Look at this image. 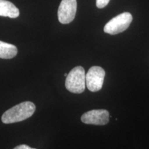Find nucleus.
Masks as SVG:
<instances>
[{
    "label": "nucleus",
    "mask_w": 149,
    "mask_h": 149,
    "mask_svg": "<svg viewBox=\"0 0 149 149\" xmlns=\"http://www.w3.org/2000/svg\"><path fill=\"white\" fill-rule=\"evenodd\" d=\"M35 105L31 102H24L7 110L1 116L4 124L22 122L31 117L35 111Z\"/></svg>",
    "instance_id": "f257e3e1"
},
{
    "label": "nucleus",
    "mask_w": 149,
    "mask_h": 149,
    "mask_svg": "<svg viewBox=\"0 0 149 149\" xmlns=\"http://www.w3.org/2000/svg\"><path fill=\"white\" fill-rule=\"evenodd\" d=\"M65 86L72 93H83L86 88V73L83 67L76 66L67 75Z\"/></svg>",
    "instance_id": "f03ea898"
},
{
    "label": "nucleus",
    "mask_w": 149,
    "mask_h": 149,
    "mask_svg": "<svg viewBox=\"0 0 149 149\" xmlns=\"http://www.w3.org/2000/svg\"><path fill=\"white\" fill-rule=\"evenodd\" d=\"M133 21V16L130 13H123L108 22L104 28V31L110 35H117L124 32L129 27Z\"/></svg>",
    "instance_id": "7ed1b4c3"
},
{
    "label": "nucleus",
    "mask_w": 149,
    "mask_h": 149,
    "mask_svg": "<svg viewBox=\"0 0 149 149\" xmlns=\"http://www.w3.org/2000/svg\"><path fill=\"white\" fill-rule=\"evenodd\" d=\"M106 72L102 67L92 66L86 74V86L91 92L100 91L103 86Z\"/></svg>",
    "instance_id": "20e7f679"
},
{
    "label": "nucleus",
    "mask_w": 149,
    "mask_h": 149,
    "mask_svg": "<svg viewBox=\"0 0 149 149\" xmlns=\"http://www.w3.org/2000/svg\"><path fill=\"white\" fill-rule=\"evenodd\" d=\"M77 12V0H62L57 12L59 22L67 24L73 21Z\"/></svg>",
    "instance_id": "39448f33"
},
{
    "label": "nucleus",
    "mask_w": 149,
    "mask_h": 149,
    "mask_svg": "<svg viewBox=\"0 0 149 149\" xmlns=\"http://www.w3.org/2000/svg\"><path fill=\"white\" fill-rule=\"evenodd\" d=\"M109 111L104 109L92 110L82 115L81 120L86 124L106 125L109 122Z\"/></svg>",
    "instance_id": "423d86ee"
},
{
    "label": "nucleus",
    "mask_w": 149,
    "mask_h": 149,
    "mask_svg": "<svg viewBox=\"0 0 149 149\" xmlns=\"http://www.w3.org/2000/svg\"><path fill=\"white\" fill-rule=\"evenodd\" d=\"M19 15V10L16 6L7 0H0V16L17 18Z\"/></svg>",
    "instance_id": "0eeeda50"
},
{
    "label": "nucleus",
    "mask_w": 149,
    "mask_h": 149,
    "mask_svg": "<svg viewBox=\"0 0 149 149\" xmlns=\"http://www.w3.org/2000/svg\"><path fill=\"white\" fill-rule=\"evenodd\" d=\"M17 54V48L13 44L0 41V58L12 59Z\"/></svg>",
    "instance_id": "6e6552de"
},
{
    "label": "nucleus",
    "mask_w": 149,
    "mask_h": 149,
    "mask_svg": "<svg viewBox=\"0 0 149 149\" xmlns=\"http://www.w3.org/2000/svg\"><path fill=\"white\" fill-rule=\"evenodd\" d=\"M109 1L110 0H97L96 6L99 8H103L105 6H107Z\"/></svg>",
    "instance_id": "1a4fd4ad"
},
{
    "label": "nucleus",
    "mask_w": 149,
    "mask_h": 149,
    "mask_svg": "<svg viewBox=\"0 0 149 149\" xmlns=\"http://www.w3.org/2000/svg\"><path fill=\"white\" fill-rule=\"evenodd\" d=\"M13 149H36V148H31V147H30L25 144H22V145H19V146H16L15 148H14Z\"/></svg>",
    "instance_id": "9d476101"
},
{
    "label": "nucleus",
    "mask_w": 149,
    "mask_h": 149,
    "mask_svg": "<svg viewBox=\"0 0 149 149\" xmlns=\"http://www.w3.org/2000/svg\"><path fill=\"white\" fill-rule=\"evenodd\" d=\"M67 75H68V74H67V73H65V74H64L65 77H67Z\"/></svg>",
    "instance_id": "9b49d317"
}]
</instances>
